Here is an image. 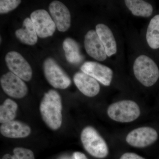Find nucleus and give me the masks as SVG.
Here are the masks:
<instances>
[{
	"mask_svg": "<svg viewBox=\"0 0 159 159\" xmlns=\"http://www.w3.org/2000/svg\"><path fill=\"white\" fill-rule=\"evenodd\" d=\"M62 108L61 97L57 91L50 90L45 94L40 104V112L44 122L52 130H57L61 126Z\"/></svg>",
	"mask_w": 159,
	"mask_h": 159,
	"instance_id": "f257e3e1",
	"label": "nucleus"
},
{
	"mask_svg": "<svg viewBox=\"0 0 159 159\" xmlns=\"http://www.w3.org/2000/svg\"><path fill=\"white\" fill-rule=\"evenodd\" d=\"M81 70L89 75L103 85H110L113 77V71L105 65L96 61H86L81 66Z\"/></svg>",
	"mask_w": 159,
	"mask_h": 159,
	"instance_id": "9d476101",
	"label": "nucleus"
},
{
	"mask_svg": "<svg viewBox=\"0 0 159 159\" xmlns=\"http://www.w3.org/2000/svg\"><path fill=\"white\" fill-rule=\"evenodd\" d=\"M1 133L6 138L11 139L25 138L29 135L31 128L25 123L13 120L3 123L0 127Z\"/></svg>",
	"mask_w": 159,
	"mask_h": 159,
	"instance_id": "4468645a",
	"label": "nucleus"
},
{
	"mask_svg": "<svg viewBox=\"0 0 159 159\" xmlns=\"http://www.w3.org/2000/svg\"><path fill=\"white\" fill-rule=\"evenodd\" d=\"M17 109V103L12 99L5 100L0 106V122L3 124L14 120Z\"/></svg>",
	"mask_w": 159,
	"mask_h": 159,
	"instance_id": "aec40b11",
	"label": "nucleus"
},
{
	"mask_svg": "<svg viewBox=\"0 0 159 159\" xmlns=\"http://www.w3.org/2000/svg\"><path fill=\"white\" fill-rule=\"evenodd\" d=\"M60 159H88L84 154L79 152H74L71 156L62 157Z\"/></svg>",
	"mask_w": 159,
	"mask_h": 159,
	"instance_id": "5701e85b",
	"label": "nucleus"
},
{
	"mask_svg": "<svg viewBox=\"0 0 159 159\" xmlns=\"http://www.w3.org/2000/svg\"><path fill=\"white\" fill-rule=\"evenodd\" d=\"M157 139V133L154 129L144 126L131 131L126 136V141L133 147L143 148L153 144Z\"/></svg>",
	"mask_w": 159,
	"mask_h": 159,
	"instance_id": "1a4fd4ad",
	"label": "nucleus"
},
{
	"mask_svg": "<svg viewBox=\"0 0 159 159\" xmlns=\"http://www.w3.org/2000/svg\"><path fill=\"white\" fill-rule=\"evenodd\" d=\"M30 18L39 37L46 38L54 34L56 25L46 10L43 9L35 10L31 13Z\"/></svg>",
	"mask_w": 159,
	"mask_h": 159,
	"instance_id": "0eeeda50",
	"label": "nucleus"
},
{
	"mask_svg": "<svg viewBox=\"0 0 159 159\" xmlns=\"http://www.w3.org/2000/svg\"><path fill=\"white\" fill-rule=\"evenodd\" d=\"M80 139L84 149L92 156L104 158L108 155V148L106 142L92 126H87L83 129Z\"/></svg>",
	"mask_w": 159,
	"mask_h": 159,
	"instance_id": "7ed1b4c3",
	"label": "nucleus"
},
{
	"mask_svg": "<svg viewBox=\"0 0 159 159\" xmlns=\"http://www.w3.org/2000/svg\"><path fill=\"white\" fill-rule=\"evenodd\" d=\"M21 2L20 0H1L0 13L6 14L16 9Z\"/></svg>",
	"mask_w": 159,
	"mask_h": 159,
	"instance_id": "412c9836",
	"label": "nucleus"
},
{
	"mask_svg": "<svg viewBox=\"0 0 159 159\" xmlns=\"http://www.w3.org/2000/svg\"><path fill=\"white\" fill-rule=\"evenodd\" d=\"M43 67L45 77L53 87L64 89L70 85V77L53 58H47Z\"/></svg>",
	"mask_w": 159,
	"mask_h": 159,
	"instance_id": "39448f33",
	"label": "nucleus"
},
{
	"mask_svg": "<svg viewBox=\"0 0 159 159\" xmlns=\"http://www.w3.org/2000/svg\"><path fill=\"white\" fill-rule=\"evenodd\" d=\"M49 11L56 28L61 32L67 31L71 25V15L67 7L59 1H53L49 6Z\"/></svg>",
	"mask_w": 159,
	"mask_h": 159,
	"instance_id": "9b49d317",
	"label": "nucleus"
},
{
	"mask_svg": "<svg viewBox=\"0 0 159 159\" xmlns=\"http://www.w3.org/2000/svg\"><path fill=\"white\" fill-rule=\"evenodd\" d=\"M2 89L9 97L21 99L27 95L28 89L23 80L11 72L4 74L0 79Z\"/></svg>",
	"mask_w": 159,
	"mask_h": 159,
	"instance_id": "6e6552de",
	"label": "nucleus"
},
{
	"mask_svg": "<svg viewBox=\"0 0 159 159\" xmlns=\"http://www.w3.org/2000/svg\"><path fill=\"white\" fill-rule=\"evenodd\" d=\"M16 37L23 43L34 45L38 41V35L34 25L29 18H26L23 23V27L15 31Z\"/></svg>",
	"mask_w": 159,
	"mask_h": 159,
	"instance_id": "dca6fc26",
	"label": "nucleus"
},
{
	"mask_svg": "<svg viewBox=\"0 0 159 159\" xmlns=\"http://www.w3.org/2000/svg\"><path fill=\"white\" fill-rule=\"evenodd\" d=\"M120 159H145L139 155L132 152H126L123 154Z\"/></svg>",
	"mask_w": 159,
	"mask_h": 159,
	"instance_id": "b1692460",
	"label": "nucleus"
},
{
	"mask_svg": "<svg viewBox=\"0 0 159 159\" xmlns=\"http://www.w3.org/2000/svg\"><path fill=\"white\" fill-rule=\"evenodd\" d=\"M66 59L70 63L78 64L83 60V56L80 53V46L74 39L67 38L62 43Z\"/></svg>",
	"mask_w": 159,
	"mask_h": 159,
	"instance_id": "f3484780",
	"label": "nucleus"
},
{
	"mask_svg": "<svg viewBox=\"0 0 159 159\" xmlns=\"http://www.w3.org/2000/svg\"><path fill=\"white\" fill-rule=\"evenodd\" d=\"M146 40L152 49L159 48V15L151 20L146 34Z\"/></svg>",
	"mask_w": 159,
	"mask_h": 159,
	"instance_id": "6ab92c4d",
	"label": "nucleus"
},
{
	"mask_svg": "<svg viewBox=\"0 0 159 159\" xmlns=\"http://www.w3.org/2000/svg\"><path fill=\"white\" fill-rule=\"evenodd\" d=\"M74 81L80 91L87 97H95L100 91V85L97 80L83 72L76 73Z\"/></svg>",
	"mask_w": 159,
	"mask_h": 159,
	"instance_id": "ddd939ff",
	"label": "nucleus"
},
{
	"mask_svg": "<svg viewBox=\"0 0 159 159\" xmlns=\"http://www.w3.org/2000/svg\"><path fill=\"white\" fill-rule=\"evenodd\" d=\"M13 152L17 159H34V153L28 148L17 147L14 148Z\"/></svg>",
	"mask_w": 159,
	"mask_h": 159,
	"instance_id": "4be33fe9",
	"label": "nucleus"
},
{
	"mask_svg": "<svg viewBox=\"0 0 159 159\" xmlns=\"http://www.w3.org/2000/svg\"><path fill=\"white\" fill-rule=\"evenodd\" d=\"M2 159H17L14 155H11L9 154H6L3 157Z\"/></svg>",
	"mask_w": 159,
	"mask_h": 159,
	"instance_id": "393cba45",
	"label": "nucleus"
},
{
	"mask_svg": "<svg viewBox=\"0 0 159 159\" xmlns=\"http://www.w3.org/2000/svg\"><path fill=\"white\" fill-rule=\"evenodd\" d=\"M84 44L86 51L91 57L99 61L106 59L107 55L105 48L96 30H90L86 33Z\"/></svg>",
	"mask_w": 159,
	"mask_h": 159,
	"instance_id": "f8f14e48",
	"label": "nucleus"
},
{
	"mask_svg": "<svg viewBox=\"0 0 159 159\" xmlns=\"http://www.w3.org/2000/svg\"><path fill=\"white\" fill-rule=\"evenodd\" d=\"M139 106L133 101L124 100L111 104L107 109V114L111 119L120 122L134 121L140 116Z\"/></svg>",
	"mask_w": 159,
	"mask_h": 159,
	"instance_id": "20e7f679",
	"label": "nucleus"
},
{
	"mask_svg": "<svg viewBox=\"0 0 159 159\" xmlns=\"http://www.w3.org/2000/svg\"><path fill=\"white\" fill-rule=\"evenodd\" d=\"M126 7L135 16L148 17L153 12V7L147 2L142 0H125Z\"/></svg>",
	"mask_w": 159,
	"mask_h": 159,
	"instance_id": "a211bd4d",
	"label": "nucleus"
},
{
	"mask_svg": "<svg viewBox=\"0 0 159 159\" xmlns=\"http://www.w3.org/2000/svg\"><path fill=\"white\" fill-rule=\"evenodd\" d=\"M96 31L104 46L107 56L111 57L116 54L117 51V43L110 29L104 24H99L96 26Z\"/></svg>",
	"mask_w": 159,
	"mask_h": 159,
	"instance_id": "2eb2a0df",
	"label": "nucleus"
},
{
	"mask_svg": "<svg viewBox=\"0 0 159 159\" xmlns=\"http://www.w3.org/2000/svg\"><path fill=\"white\" fill-rule=\"evenodd\" d=\"M133 70L136 78L145 87L153 85L159 79L157 66L146 55H141L137 57L134 62Z\"/></svg>",
	"mask_w": 159,
	"mask_h": 159,
	"instance_id": "f03ea898",
	"label": "nucleus"
},
{
	"mask_svg": "<svg viewBox=\"0 0 159 159\" xmlns=\"http://www.w3.org/2000/svg\"><path fill=\"white\" fill-rule=\"evenodd\" d=\"M5 61L9 70L23 80L29 81L32 77L31 66L26 60L16 51L8 52Z\"/></svg>",
	"mask_w": 159,
	"mask_h": 159,
	"instance_id": "423d86ee",
	"label": "nucleus"
}]
</instances>
